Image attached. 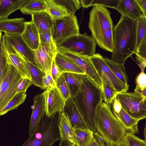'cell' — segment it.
<instances>
[{"label": "cell", "instance_id": "20", "mask_svg": "<svg viewBox=\"0 0 146 146\" xmlns=\"http://www.w3.org/2000/svg\"><path fill=\"white\" fill-rule=\"evenodd\" d=\"M54 61L56 66L63 73H73L86 75L85 72L75 63L62 53L58 51Z\"/></svg>", "mask_w": 146, "mask_h": 146}, {"label": "cell", "instance_id": "34", "mask_svg": "<svg viewBox=\"0 0 146 146\" xmlns=\"http://www.w3.org/2000/svg\"><path fill=\"white\" fill-rule=\"evenodd\" d=\"M114 146H146V140L126 132L118 143Z\"/></svg>", "mask_w": 146, "mask_h": 146}, {"label": "cell", "instance_id": "3", "mask_svg": "<svg viewBox=\"0 0 146 146\" xmlns=\"http://www.w3.org/2000/svg\"><path fill=\"white\" fill-rule=\"evenodd\" d=\"M94 121L96 132L111 144H118L127 132L113 114L110 106L103 100L96 108Z\"/></svg>", "mask_w": 146, "mask_h": 146}, {"label": "cell", "instance_id": "49", "mask_svg": "<svg viewBox=\"0 0 146 146\" xmlns=\"http://www.w3.org/2000/svg\"><path fill=\"white\" fill-rule=\"evenodd\" d=\"M134 91V92L138 94L141 96L144 100L146 99V87L141 89L136 86Z\"/></svg>", "mask_w": 146, "mask_h": 146}, {"label": "cell", "instance_id": "35", "mask_svg": "<svg viewBox=\"0 0 146 146\" xmlns=\"http://www.w3.org/2000/svg\"><path fill=\"white\" fill-rule=\"evenodd\" d=\"M9 64V54L0 39V81L4 77Z\"/></svg>", "mask_w": 146, "mask_h": 146}, {"label": "cell", "instance_id": "22", "mask_svg": "<svg viewBox=\"0 0 146 146\" xmlns=\"http://www.w3.org/2000/svg\"><path fill=\"white\" fill-rule=\"evenodd\" d=\"M112 111L127 132L134 134L139 133L138 123L140 119L132 117L122 108L119 113Z\"/></svg>", "mask_w": 146, "mask_h": 146}, {"label": "cell", "instance_id": "44", "mask_svg": "<svg viewBox=\"0 0 146 146\" xmlns=\"http://www.w3.org/2000/svg\"><path fill=\"white\" fill-rule=\"evenodd\" d=\"M43 82L44 86L46 88L48 87L56 86V84L51 74H45L43 77Z\"/></svg>", "mask_w": 146, "mask_h": 146}, {"label": "cell", "instance_id": "30", "mask_svg": "<svg viewBox=\"0 0 146 146\" xmlns=\"http://www.w3.org/2000/svg\"><path fill=\"white\" fill-rule=\"evenodd\" d=\"M104 59L115 76L122 82L127 84L128 76L124 64L114 62L107 57L104 58Z\"/></svg>", "mask_w": 146, "mask_h": 146}, {"label": "cell", "instance_id": "51", "mask_svg": "<svg viewBox=\"0 0 146 146\" xmlns=\"http://www.w3.org/2000/svg\"><path fill=\"white\" fill-rule=\"evenodd\" d=\"M143 133L145 140H146V123L145 125Z\"/></svg>", "mask_w": 146, "mask_h": 146}, {"label": "cell", "instance_id": "24", "mask_svg": "<svg viewBox=\"0 0 146 146\" xmlns=\"http://www.w3.org/2000/svg\"><path fill=\"white\" fill-rule=\"evenodd\" d=\"M68 86L71 96L74 98L80 91L85 75L73 73H63Z\"/></svg>", "mask_w": 146, "mask_h": 146}, {"label": "cell", "instance_id": "40", "mask_svg": "<svg viewBox=\"0 0 146 146\" xmlns=\"http://www.w3.org/2000/svg\"><path fill=\"white\" fill-rule=\"evenodd\" d=\"M135 54L137 61L146 66V36L136 49Z\"/></svg>", "mask_w": 146, "mask_h": 146}, {"label": "cell", "instance_id": "18", "mask_svg": "<svg viewBox=\"0 0 146 146\" xmlns=\"http://www.w3.org/2000/svg\"><path fill=\"white\" fill-rule=\"evenodd\" d=\"M26 21L23 17L0 20V31L10 34L21 35Z\"/></svg>", "mask_w": 146, "mask_h": 146}, {"label": "cell", "instance_id": "12", "mask_svg": "<svg viewBox=\"0 0 146 146\" xmlns=\"http://www.w3.org/2000/svg\"><path fill=\"white\" fill-rule=\"evenodd\" d=\"M58 52L68 57L86 73V75L102 90L103 83L97 72L90 59L84 56L69 50L57 48Z\"/></svg>", "mask_w": 146, "mask_h": 146}, {"label": "cell", "instance_id": "38", "mask_svg": "<svg viewBox=\"0 0 146 146\" xmlns=\"http://www.w3.org/2000/svg\"><path fill=\"white\" fill-rule=\"evenodd\" d=\"M56 2L64 6L68 13L75 15L76 11L82 6L80 0H55Z\"/></svg>", "mask_w": 146, "mask_h": 146}, {"label": "cell", "instance_id": "7", "mask_svg": "<svg viewBox=\"0 0 146 146\" xmlns=\"http://www.w3.org/2000/svg\"><path fill=\"white\" fill-rule=\"evenodd\" d=\"M96 44L92 36L86 33H79L67 39L56 46V48L90 57L96 54Z\"/></svg>", "mask_w": 146, "mask_h": 146}, {"label": "cell", "instance_id": "13", "mask_svg": "<svg viewBox=\"0 0 146 146\" xmlns=\"http://www.w3.org/2000/svg\"><path fill=\"white\" fill-rule=\"evenodd\" d=\"M44 99L45 114L52 117L63 112L65 101L56 86L48 87L42 93Z\"/></svg>", "mask_w": 146, "mask_h": 146}, {"label": "cell", "instance_id": "47", "mask_svg": "<svg viewBox=\"0 0 146 146\" xmlns=\"http://www.w3.org/2000/svg\"><path fill=\"white\" fill-rule=\"evenodd\" d=\"M111 105L112 111L119 113L121 110L122 107L119 100L116 97L110 106Z\"/></svg>", "mask_w": 146, "mask_h": 146}, {"label": "cell", "instance_id": "33", "mask_svg": "<svg viewBox=\"0 0 146 146\" xmlns=\"http://www.w3.org/2000/svg\"><path fill=\"white\" fill-rule=\"evenodd\" d=\"M121 1V0H80L82 6L84 8L101 6L115 9Z\"/></svg>", "mask_w": 146, "mask_h": 146}, {"label": "cell", "instance_id": "1", "mask_svg": "<svg viewBox=\"0 0 146 146\" xmlns=\"http://www.w3.org/2000/svg\"><path fill=\"white\" fill-rule=\"evenodd\" d=\"M137 21L121 15L113 29V47L111 59L124 64L135 52Z\"/></svg>", "mask_w": 146, "mask_h": 146}, {"label": "cell", "instance_id": "19", "mask_svg": "<svg viewBox=\"0 0 146 146\" xmlns=\"http://www.w3.org/2000/svg\"><path fill=\"white\" fill-rule=\"evenodd\" d=\"M22 37L28 46L33 51L38 49L40 44L39 33L31 21H26L25 28Z\"/></svg>", "mask_w": 146, "mask_h": 146}, {"label": "cell", "instance_id": "41", "mask_svg": "<svg viewBox=\"0 0 146 146\" xmlns=\"http://www.w3.org/2000/svg\"><path fill=\"white\" fill-rule=\"evenodd\" d=\"M138 65L141 69V71L136 78V86L143 89L146 87V74L144 72L146 66L142 63H139Z\"/></svg>", "mask_w": 146, "mask_h": 146}, {"label": "cell", "instance_id": "16", "mask_svg": "<svg viewBox=\"0 0 146 146\" xmlns=\"http://www.w3.org/2000/svg\"><path fill=\"white\" fill-rule=\"evenodd\" d=\"M33 109L29 126L30 135L35 132L38 125L45 115L44 100L42 94L36 95L34 97Z\"/></svg>", "mask_w": 146, "mask_h": 146}, {"label": "cell", "instance_id": "29", "mask_svg": "<svg viewBox=\"0 0 146 146\" xmlns=\"http://www.w3.org/2000/svg\"><path fill=\"white\" fill-rule=\"evenodd\" d=\"M45 0H29L20 9L24 15H31L34 13L46 11Z\"/></svg>", "mask_w": 146, "mask_h": 146}, {"label": "cell", "instance_id": "43", "mask_svg": "<svg viewBox=\"0 0 146 146\" xmlns=\"http://www.w3.org/2000/svg\"><path fill=\"white\" fill-rule=\"evenodd\" d=\"M109 144L98 133L94 132L90 146H108Z\"/></svg>", "mask_w": 146, "mask_h": 146}, {"label": "cell", "instance_id": "11", "mask_svg": "<svg viewBox=\"0 0 146 146\" xmlns=\"http://www.w3.org/2000/svg\"><path fill=\"white\" fill-rule=\"evenodd\" d=\"M122 108L132 117L140 120L146 118V99L134 92L119 93L116 97Z\"/></svg>", "mask_w": 146, "mask_h": 146}, {"label": "cell", "instance_id": "46", "mask_svg": "<svg viewBox=\"0 0 146 146\" xmlns=\"http://www.w3.org/2000/svg\"><path fill=\"white\" fill-rule=\"evenodd\" d=\"M62 72L55 65L54 60L53 62L51 72V74L56 84Z\"/></svg>", "mask_w": 146, "mask_h": 146}, {"label": "cell", "instance_id": "42", "mask_svg": "<svg viewBox=\"0 0 146 146\" xmlns=\"http://www.w3.org/2000/svg\"><path fill=\"white\" fill-rule=\"evenodd\" d=\"M40 44L56 45L52 37L51 31L39 33Z\"/></svg>", "mask_w": 146, "mask_h": 146}, {"label": "cell", "instance_id": "27", "mask_svg": "<svg viewBox=\"0 0 146 146\" xmlns=\"http://www.w3.org/2000/svg\"><path fill=\"white\" fill-rule=\"evenodd\" d=\"M45 1L46 4V12L51 16L53 20L61 19L69 14L65 8L55 0Z\"/></svg>", "mask_w": 146, "mask_h": 146}, {"label": "cell", "instance_id": "21", "mask_svg": "<svg viewBox=\"0 0 146 146\" xmlns=\"http://www.w3.org/2000/svg\"><path fill=\"white\" fill-rule=\"evenodd\" d=\"M31 15V21L36 27L39 33L51 31L53 20L47 12L34 13Z\"/></svg>", "mask_w": 146, "mask_h": 146}, {"label": "cell", "instance_id": "25", "mask_svg": "<svg viewBox=\"0 0 146 146\" xmlns=\"http://www.w3.org/2000/svg\"><path fill=\"white\" fill-rule=\"evenodd\" d=\"M59 128L61 139L74 143V129L67 114L62 112L59 117Z\"/></svg>", "mask_w": 146, "mask_h": 146}, {"label": "cell", "instance_id": "5", "mask_svg": "<svg viewBox=\"0 0 146 146\" xmlns=\"http://www.w3.org/2000/svg\"><path fill=\"white\" fill-rule=\"evenodd\" d=\"M59 113L49 117L45 114L35 131L30 135L21 146H53L56 141H60L59 128Z\"/></svg>", "mask_w": 146, "mask_h": 146}, {"label": "cell", "instance_id": "39", "mask_svg": "<svg viewBox=\"0 0 146 146\" xmlns=\"http://www.w3.org/2000/svg\"><path fill=\"white\" fill-rule=\"evenodd\" d=\"M56 86L65 101L71 96L68 86L62 74L58 78L56 83Z\"/></svg>", "mask_w": 146, "mask_h": 146}, {"label": "cell", "instance_id": "45", "mask_svg": "<svg viewBox=\"0 0 146 146\" xmlns=\"http://www.w3.org/2000/svg\"><path fill=\"white\" fill-rule=\"evenodd\" d=\"M33 84V82L27 78H24L19 86L17 94L26 91L27 89Z\"/></svg>", "mask_w": 146, "mask_h": 146}, {"label": "cell", "instance_id": "26", "mask_svg": "<svg viewBox=\"0 0 146 146\" xmlns=\"http://www.w3.org/2000/svg\"><path fill=\"white\" fill-rule=\"evenodd\" d=\"M25 66L28 71L33 84L41 89H46L43 84V77L45 74L36 65L23 59Z\"/></svg>", "mask_w": 146, "mask_h": 146}, {"label": "cell", "instance_id": "50", "mask_svg": "<svg viewBox=\"0 0 146 146\" xmlns=\"http://www.w3.org/2000/svg\"><path fill=\"white\" fill-rule=\"evenodd\" d=\"M58 146H77L75 144L68 140L61 139Z\"/></svg>", "mask_w": 146, "mask_h": 146}, {"label": "cell", "instance_id": "23", "mask_svg": "<svg viewBox=\"0 0 146 146\" xmlns=\"http://www.w3.org/2000/svg\"><path fill=\"white\" fill-rule=\"evenodd\" d=\"M29 0H0V20L8 18L13 12L20 10Z\"/></svg>", "mask_w": 146, "mask_h": 146}, {"label": "cell", "instance_id": "10", "mask_svg": "<svg viewBox=\"0 0 146 146\" xmlns=\"http://www.w3.org/2000/svg\"><path fill=\"white\" fill-rule=\"evenodd\" d=\"M90 59L102 83L110 86L119 93L127 92L129 85L122 82L115 76L101 55L95 54L90 57Z\"/></svg>", "mask_w": 146, "mask_h": 146}, {"label": "cell", "instance_id": "2", "mask_svg": "<svg viewBox=\"0 0 146 146\" xmlns=\"http://www.w3.org/2000/svg\"><path fill=\"white\" fill-rule=\"evenodd\" d=\"M110 15L106 7L94 6L90 13L88 26L92 36L98 45L103 49L112 53L114 26Z\"/></svg>", "mask_w": 146, "mask_h": 146}, {"label": "cell", "instance_id": "15", "mask_svg": "<svg viewBox=\"0 0 146 146\" xmlns=\"http://www.w3.org/2000/svg\"><path fill=\"white\" fill-rule=\"evenodd\" d=\"M34 52L35 62L37 66L45 74H51L53 62L57 53L44 48L40 45Z\"/></svg>", "mask_w": 146, "mask_h": 146}, {"label": "cell", "instance_id": "4", "mask_svg": "<svg viewBox=\"0 0 146 146\" xmlns=\"http://www.w3.org/2000/svg\"><path fill=\"white\" fill-rule=\"evenodd\" d=\"M73 98L88 129L96 132L94 118L96 106L103 100L101 90L85 75L80 91Z\"/></svg>", "mask_w": 146, "mask_h": 146}, {"label": "cell", "instance_id": "48", "mask_svg": "<svg viewBox=\"0 0 146 146\" xmlns=\"http://www.w3.org/2000/svg\"><path fill=\"white\" fill-rule=\"evenodd\" d=\"M135 0L139 5L144 17L146 19V0Z\"/></svg>", "mask_w": 146, "mask_h": 146}, {"label": "cell", "instance_id": "37", "mask_svg": "<svg viewBox=\"0 0 146 146\" xmlns=\"http://www.w3.org/2000/svg\"><path fill=\"white\" fill-rule=\"evenodd\" d=\"M102 92L103 101L109 105L119 93L110 86L104 83Z\"/></svg>", "mask_w": 146, "mask_h": 146}, {"label": "cell", "instance_id": "28", "mask_svg": "<svg viewBox=\"0 0 146 146\" xmlns=\"http://www.w3.org/2000/svg\"><path fill=\"white\" fill-rule=\"evenodd\" d=\"M94 132L86 129H75L74 130V143L77 146H90Z\"/></svg>", "mask_w": 146, "mask_h": 146}, {"label": "cell", "instance_id": "17", "mask_svg": "<svg viewBox=\"0 0 146 146\" xmlns=\"http://www.w3.org/2000/svg\"><path fill=\"white\" fill-rule=\"evenodd\" d=\"M116 9L121 15L136 21L143 16L141 10L135 0H121Z\"/></svg>", "mask_w": 146, "mask_h": 146}, {"label": "cell", "instance_id": "9", "mask_svg": "<svg viewBox=\"0 0 146 146\" xmlns=\"http://www.w3.org/2000/svg\"><path fill=\"white\" fill-rule=\"evenodd\" d=\"M0 32V39L8 54L17 55L36 65L34 51L26 44L21 35L4 33L2 35Z\"/></svg>", "mask_w": 146, "mask_h": 146}, {"label": "cell", "instance_id": "14", "mask_svg": "<svg viewBox=\"0 0 146 146\" xmlns=\"http://www.w3.org/2000/svg\"><path fill=\"white\" fill-rule=\"evenodd\" d=\"M63 112L67 114L74 129H89L73 98L72 97L65 101Z\"/></svg>", "mask_w": 146, "mask_h": 146}, {"label": "cell", "instance_id": "52", "mask_svg": "<svg viewBox=\"0 0 146 146\" xmlns=\"http://www.w3.org/2000/svg\"><path fill=\"white\" fill-rule=\"evenodd\" d=\"M108 146H114V145L111 144H109Z\"/></svg>", "mask_w": 146, "mask_h": 146}, {"label": "cell", "instance_id": "32", "mask_svg": "<svg viewBox=\"0 0 146 146\" xmlns=\"http://www.w3.org/2000/svg\"><path fill=\"white\" fill-rule=\"evenodd\" d=\"M26 97V91L16 94L7 104L0 109V115H3L9 111L17 109L24 102Z\"/></svg>", "mask_w": 146, "mask_h": 146}, {"label": "cell", "instance_id": "36", "mask_svg": "<svg viewBox=\"0 0 146 146\" xmlns=\"http://www.w3.org/2000/svg\"><path fill=\"white\" fill-rule=\"evenodd\" d=\"M146 36V19L143 15L137 21L136 49Z\"/></svg>", "mask_w": 146, "mask_h": 146}, {"label": "cell", "instance_id": "6", "mask_svg": "<svg viewBox=\"0 0 146 146\" xmlns=\"http://www.w3.org/2000/svg\"><path fill=\"white\" fill-rule=\"evenodd\" d=\"M23 78L12 65L9 64L0 85V109L17 94Z\"/></svg>", "mask_w": 146, "mask_h": 146}, {"label": "cell", "instance_id": "8", "mask_svg": "<svg viewBox=\"0 0 146 146\" xmlns=\"http://www.w3.org/2000/svg\"><path fill=\"white\" fill-rule=\"evenodd\" d=\"M51 32L53 40L56 45L78 35L80 33L76 16L69 14L61 19L53 20Z\"/></svg>", "mask_w": 146, "mask_h": 146}, {"label": "cell", "instance_id": "31", "mask_svg": "<svg viewBox=\"0 0 146 146\" xmlns=\"http://www.w3.org/2000/svg\"><path fill=\"white\" fill-rule=\"evenodd\" d=\"M8 54L9 64L14 67L23 78L29 79L32 81L30 75L25 66L23 59L15 55Z\"/></svg>", "mask_w": 146, "mask_h": 146}]
</instances>
